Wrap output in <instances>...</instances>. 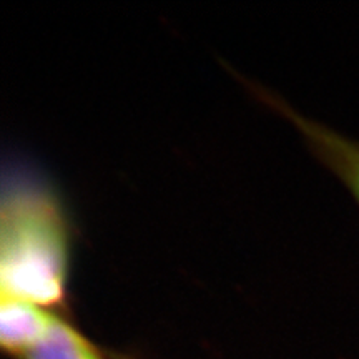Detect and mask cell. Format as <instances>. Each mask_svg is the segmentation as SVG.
I'll list each match as a JSON object with an SVG mask.
<instances>
[{"label": "cell", "instance_id": "1", "mask_svg": "<svg viewBox=\"0 0 359 359\" xmlns=\"http://www.w3.org/2000/svg\"><path fill=\"white\" fill-rule=\"evenodd\" d=\"M70 223L64 203L42 178L11 175L4 185L0 291L55 311L67 304Z\"/></svg>", "mask_w": 359, "mask_h": 359}, {"label": "cell", "instance_id": "2", "mask_svg": "<svg viewBox=\"0 0 359 359\" xmlns=\"http://www.w3.org/2000/svg\"><path fill=\"white\" fill-rule=\"evenodd\" d=\"M257 93L264 103H268L271 109H275L298 128V132L306 140L309 150L343 182V185L351 191L359 205V142L344 137L326 125L306 118L293 110V107L288 103L283 102L280 97L273 95L271 92L257 90Z\"/></svg>", "mask_w": 359, "mask_h": 359}, {"label": "cell", "instance_id": "3", "mask_svg": "<svg viewBox=\"0 0 359 359\" xmlns=\"http://www.w3.org/2000/svg\"><path fill=\"white\" fill-rule=\"evenodd\" d=\"M55 314V311L35 306L32 303L2 296L0 344L12 356L22 358L43 338Z\"/></svg>", "mask_w": 359, "mask_h": 359}, {"label": "cell", "instance_id": "4", "mask_svg": "<svg viewBox=\"0 0 359 359\" xmlns=\"http://www.w3.org/2000/svg\"><path fill=\"white\" fill-rule=\"evenodd\" d=\"M88 339L69 321L55 314L47 333L20 359H97Z\"/></svg>", "mask_w": 359, "mask_h": 359}, {"label": "cell", "instance_id": "5", "mask_svg": "<svg viewBox=\"0 0 359 359\" xmlns=\"http://www.w3.org/2000/svg\"><path fill=\"white\" fill-rule=\"evenodd\" d=\"M97 359H102V358H100V356H97Z\"/></svg>", "mask_w": 359, "mask_h": 359}]
</instances>
